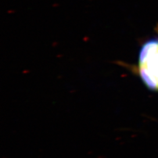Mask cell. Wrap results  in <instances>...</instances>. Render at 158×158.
<instances>
[{"label": "cell", "instance_id": "6da1fadb", "mask_svg": "<svg viewBox=\"0 0 158 158\" xmlns=\"http://www.w3.org/2000/svg\"><path fill=\"white\" fill-rule=\"evenodd\" d=\"M135 69L148 89L158 91V36L143 44Z\"/></svg>", "mask_w": 158, "mask_h": 158}]
</instances>
